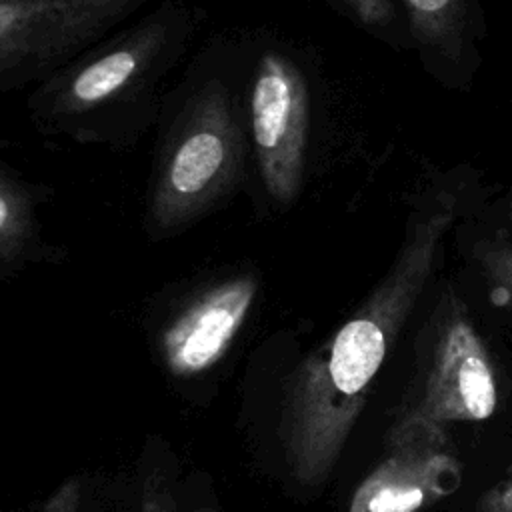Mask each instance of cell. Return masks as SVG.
Wrapping results in <instances>:
<instances>
[{
    "label": "cell",
    "mask_w": 512,
    "mask_h": 512,
    "mask_svg": "<svg viewBox=\"0 0 512 512\" xmlns=\"http://www.w3.org/2000/svg\"><path fill=\"white\" fill-rule=\"evenodd\" d=\"M248 150L246 96L232 72L198 64L170 118H162L144 200L146 238H176L230 202L244 182Z\"/></svg>",
    "instance_id": "obj_3"
},
{
    "label": "cell",
    "mask_w": 512,
    "mask_h": 512,
    "mask_svg": "<svg viewBox=\"0 0 512 512\" xmlns=\"http://www.w3.org/2000/svg\"><path fill=\"white\" fill-rule=\"evenodd\" d=\"M480 206L476 170L432 172L408 200L402 240L386 274L290 374L278 436L296 484L318 488L332 474L392 344L436 280L450 236Z\"/></svg>",
    "instance_id": "obj_1"
},
{
    "label": "cell",
    "mask_w": 512,
    "mask_h": 512,
    "mask_svg": "<svg viewBox=\"0 0 512 512\" xmlns=\"http://www.w3.org/2000/svg\"><path fill=\"white\" fill-rule=\"evenodd\" d=\"M346 20L394 50H412L410 30L398 0H328Z\"/></svg>",
    "instance_id": "obj_11"
},
{
    "label": "cell",
    "mask_w": 512,
    "mask_h": 512,
    "mask_svg": "<svg viewBox=\"0 0 512 512\" xmlns=\"http://www.w3.org/2000/svg\"><path fill=\"white\" fill-rule=\"evenodd\" d=\"M424 336L428 366L420 394L402 418L444 428L492 416L498 406L494 364L454 282L440 284Z\"/></svg>",
    "instance_id": "obj_6"
},
{
    "label": "cell",
    "mask_w": 512,
    "mask_h": 512,
    "mask_svg": "<svg viewBox=\"0 0 512 512\" xmlns=\"http://www.w3.org/2000/svg\"><path fill=\"white\" fill-rule=\"evenodd\" d=\"M160 0H0V94L34 88Z\"/></svg>",
    "instance_id": "obj_5"
},
{
    "label": "cell",
    "mask_w": 512,
    "mask_h": 512,
    "mask_svg": "<svg viewBox=\"0 0 512 512\" xmlns=\"http://www.w3.org/2000/svg\"><path fill=\"white\" fill-rule=\"evenodd\" d=\"M78 484L70 482L66 486H62L56 496L48 502V510L50 512H74L76 504H78Z\"/></svg>",
    "instance_id": "obj_13"
},
{
    "label": "cell",
    "mask_w": 512,
    "mask_h": 512,
    "mask_svg": "<svg viewBox=\"0 0 512 512\" xmlns=\"http://www.w3.org/2000/svg\"><path fill=\"white\" fill-rule=\"evenodd\" d=\"M196 512H214V510H210V508H200V510H196Z\"/></svg>",
    "instance_id": "obj_15"
},
{
    "label": "cell",
    "mask_w": 512,
    "mask_h": 512,
    "mask_svg": "<svg viewBox=\"0 0 512 512\" xmlns=\"http://www.w3.org/2000/svg\"><path fill=\"white\" fill-rule=\"evenodd\" d=\"M478 512H512V480L488 490L478 504Z\"/></svg>",
    "instance_id": "obj_12"
},
{
    "label": "cell",
    "mask_w": 512,
    "mask_h": 512,
    "mask_svg": "<svg viewBox=\"0 0 512 512\" xmlns=\"http://www.w3.org/2000/svg\"><path fill=\"white\" fill-rule=\"evenodd\" d=\"M460 254L484 280L490 298L512 312V236L496 222H484L480 210L456 230Z\"/></svg>",
    "instance_id": "obj_10"
},
{
    "label": "cell",
    "mask_w": 512,
    "mask_h": 512,
    "mask_svg": "<svg viewBox=\"0 0 512 512\" xmlns=\"http://www.w3.org/2000/svg\"><path fill=\"white\" fill-rule=\"evenodd\" d=\"M496 224L512 236V190H510V194L502 200V206H500V218L496 220Z\"/></svg>",
    "instance_id": "obj_14"
},
{
    "label": "cell",
    "mask_w": 512,
    "mask_h": 512,
    "mask_svg": "<svg viewBox=\"0 0 512 512\" xmlns=\"http://www.w3.org/2000/svg\"><path fill=\"white\" fill-rule=\"evenodd\" d=\"M442 426L398 418L388 456L356 488L348 512H416L458 482L456 460Z\"/></svg>",
    "instance_id": "obj_7"
},
{
    "label": "cell",
    "mask_w": 512,
    "mask_h": 512,
    "mask_svg": "<svg viewBox=\"0 0 512 512\" xmlns=\"http://www.w3.org/2000/svg\"><path fill=\"white\" fill-rule=\"evenodd\" d=\"M246 120L260 188L276 212L290 210L306 186L312 90L300 62L280 46H264L254 58Z\"/></svg>",
    "instance_id": "obj_4"
},
{
    "label": "cell",
    "mask_w": 512,
    "mask_h": 512,
    "mask_svg": "<svg viewBox=\"0 0 512 512\" xmlns=\"http://www.w3.org/2000/svg\"><path fill=\"white\" fill-rule=\"evenodd\" d=\"M260 290V276L242 268L196 290L160 334V352L176 376L214 366L244 326Z\"/></svg>",
    "instance_id": "obj_8"
},
{
    "label": "cell",
    "mask_w": 512,
    "mask_h": 512,
    "mask_svg": "<svg viewBox=\"0 0 512 512\" xmlns=\"http://www.w3.org/2000/svg\"><path fill=\"white\" fill-rule=\"evenodd\" d=\"M202 8L160 0L76 56L26 96L44 138L128 150L168 104V78L184 60Z\"/></svg>",
    "instance_id": "obj_2"
},
{
    "label": "cell",
    "mask_w": 512,
    "mask_h": 512,
    "mask_svg": "<svg viewBox=\"0 0 512 512\" xmlns=\"http://www.w3.org/2000/svg\"><path fill=\"white\" fill-rule=\"evenodd\" d=\"M50 196L48 186L32 182L0 162V280L58 256L40 214Z\"/></svg>",
    "instance_id": "obj_9"
}]
</instances>
